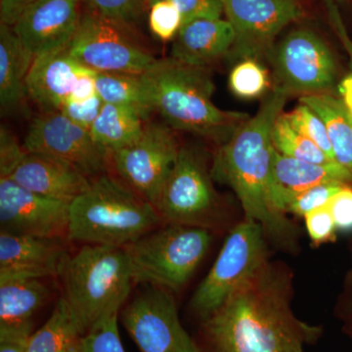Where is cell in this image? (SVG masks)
Returning a JSON list of instances; mask_svg holds the SVG:
<instances>
[{
    "instance_id": "bcb514c9",
    "label": "cell",
    "mask_w": 352,
    "mask_h": 352,
    "mask_svg": "<svg viewBox=\"0 0 352 352\" xmlns=\"http://www.w3.org/2000/svg\"><path fill=\"white\" fill-rule=\"evenodd\" d=\"M351 124H352V115L351 113Z\"/></svg>"
},
{
    "instance_id": "d6a6232c",
    "label": "cell",
    "mask_w": 352,
    "mask_h": 352,
    "mask_svg": "<svg viewBox=\"0 0 352 352\" xmlns=\"http://www.w3.org/2000/svg\"><path fill=\"white\" fill-rule=\"evenodd\" d=\"M149 10V27L153 34L164 41L176 38L182 27V18L173 0L156 2Z\"/></svg>"
},
{
    "instance_id": "30bf717a",
    "label": "cell",
    "mask_w": 352,
    "mask_h": 352,
    "mask_svg": "<svg viewBox=\"0 0 352 352\" xmlns=\"http://www.w3.org/2000/svg\"><path fill=\"white\" fill-rule=\"evenodd\" d=\"M67 50L74 59L97 73L142 75L157 60L127 38L122 25L94 11L82 16Z\"/></svg>"
},
{
    "instance_id": "9c48e42d",
    "label": "cell",
    "mask_w": 352,
    "mask_h": 352,
    "mask_svg": "<svg viewBox=\"0 0 352 352\" xmlns=\"http://www.w3.org/2000/svg\"><path fill=\"white\" fill-rule=\"evenodd\" d=\"M122 321L140 352H201L166 289L148 286L122 309Z\"/></svg>"
},
{
    "instance_id": "3957f363",
    "label": "cell",
    "mask_w": 352,
    "mask_h": 352,
    "mask_svg": "<svg viewBox=\"0 0 352 352\" xmlns=\"http://www.w3.org/2000/svg\"><path fill=\"white\" fill-rule=\"evenodd\" d=\"M144 76L154 110L176 131L223 144L250 119L248 113L223 111L212 103L215 87L206 68L170 57L156 60Z\"/></svg>"
},
{
    "instance_id": "9a60e30c",
    "label": "cell",
    "mask_w": 352,
    "mask_h": 352,
    "mask_svg": "<svg viewBox=\"0 0 352 352\" xmlns=\"http://www.w3.org/2000/svg\"><path fill=\"white\" fill-rule=\"evenodd\" d=\"M69 203L47 198L0 175L1 231L39 237L68 236Z\"/></svg>"
},
{
    "instance_id": "f546056e",
    "label": "cell",
    "mask_w": 352,
    "mask_h": 352,
    "mask_svg": "<svg viewBox=\"0 0 352 352\" xmlns=\"http://www.w3.org/2000/svg\"><path fill=\"white\" fill-rule=\"evenodd\" d=\"M287 120L296 131L311 140L314 144L325 153L332 161H335L332 145L329 138L327 129L320 116L305 104L300 103L291 112L285 113Z\"/></svg>"
},
{
    "instance_id": "ba28073f",
    "label": "cell",
    "mask_w": 352,
    "mask_h": 352,
    "mask_svg": "<svg viewBox=\"0 0 352 352\" xmlns=\"http://www.w3.org/2000/svg\"><path fill=\"white\" fill-rule=\"evenodd\" d=\"M155 208L166 223L210 229L219 221L212 175L198 153L180 148Z\"/></svg>"
},
{
    "instance_id": "4fadbf2b",
    "label": "cell",
    "mask_w": 352,
    "mask_h": 352,
    "mask_svg": "<svg viewBox=\"0 0 352 352\" xmlns=\"http://www.w3.org/2000/svg\"><path fill=\"white\" fill-rule=\"evenodd\" d=\"M179 150L170 127L150 124L135 143L113 152L111 157L120 177L155 207Z\"/></svg>"
},
{
    "instance_id": "7bdbcfd3",
    "label": "cell",
    "mask_w": 352,
    "mask_h": 352,
    "mask_svg": "<svg viewBox=\"0 0 352 352\" xmlns=\"http://www.w3.org/2000/svg\"><path fill=\"white\" fill-rule=\"evenodd\" d=\"M342 102L352 115V75L346 76L339 87Z\"/></svg>"
},
{
    "instance_id": "7c38bea8",
    "label": "cell",
    "mask_w": 352,
    "mask_h": 352,
    "mask_svg": "<svg viewBox=\"0 0 352 352\" xmlns=\"http://www.w3.org/2000/svg\"><path fill=\"white\" fill-rule=\"evenodd\" d=\"M235 31L228 56L232 61L270 58L279 32L303 15L298 0H222Z\"/></svg>"
},
{
    "instance_id": "7a4b0ae2",
    "label": "cell",
    "mask_w": 352,
    "mask_h": 352,
    "mask_svg": "<svg viewBox=\"0 0 352 352\" xmlns=\"http://www.w3.org/2000/svg\"><path fill=\"white\" fill-rule=\"evenodd\" d=\"M289 95L283 88L275 87L256 115L245 120L228 141L220 145L210 171L212 180L233 190L245 219L258 223L267 241L285 251H295L298 228L286 214L277 210L270 195L275 151L271 132Z\"/></svg>"
},
{
    "instance_id": "603a6c76",
    "label": "cell",
    "mask_w": 352,
    "mask_h": 352,
    "mask_svg": "<svg viewBox=\"0 0 352 352\" xmlns=\"http://www.w3.org/2000/svg\"><path fill=\"white\" fill-rule=\"evenodd\" d=\"M50 296V289L41 279L0 283V328L32 325V316L47 302Z\"/></svg>"
},
{
    "instance_id": "484cf974",
    "label": "cell",
    "mask_w": 352,
    "mask_h": 352,
    "mask_svg": "<svg viewBox=\"0 0 352 352\" xmlns=\"http://www.w3.org/2000/svg\"><path fill=\"white\" fill-rule=\"evenodd\" d=\"M83 337L68 305L60 298L50 319L32 333L27 352H82Z\"/></svg>"
},
{
    "instance_id": "ac0fdd59",
    "label": "cell",
    "mask_w": 352,
    "mask_h": 352,
    "mask_svg": "<svg viewBox=\"0 0 352 352\" xmlns=\"http://www.w3.org/2000/svg\"><path fill=\"white\" fill-rule=\"evenodd\" d=\"M0 175L7 176L39 195L67 203L83 193L92 180L59 157L25 150L16 163Z\"/></svg>"
},
{
    "instance_id": "836d02e7",
    "label": "cell",
    "mask_w": 352,
    "mask_h": 352,
    "mask_svg": "<svg viewBox=\"0 0 352 352\" xmlns=\"http://www.w3.org/2000/svg\"><path fill=\"white\" fill-rule=\"evenodd\" d=\"M305 227L312 244L321 245L337 240V227L328 205L317 208L305 217Z\"/></svg>"
},
{
    "instance_id": "2e32d148",
    "label": "cell",
    "mask_w": 352,
    "mask_h": 352,
    "mask_svg": "<svg viewBox=\"0 0 352 352\" xmlns=\"http://www.w3.org/2000/svg\"><path fill=\"white\" fill-rule=\"evenodd\" d=\"M80 0H41L11 28L34 58L66 50L80 25Z\"/></svg>"
},
{
    "instance_id": "1f68e13d",
    "label": "cell",
    "mask_w": 352,
    "mask_h": 352,
    "mask_svg": "<svg viewBox=\"0 0 352 352\" xmlns=\"http://www.w3.org/2000/svg\"><path fill=\"white\" fill-rule=\"evenodd\" d=\"M119 315L99 322L90 329L82 340V352H126L120 340Z\"/></svg>"
},
{
    "instance_id": "74e56055",
    "label": "cell",
    "mask_w": 352,
    "mask_h": 352,
    "mask_svg": "<svg viewBox=\"0 0 352 352\" xmlns=\"http://www.w3.org/2000/svg\"><path fill=\"white\" fill-rule=\"evenodd\" d=\"M328 208L337 230L352 233V184L346 185L329 201Z\"/></svg>"
},
{
    "instance_id": "d6986e66",
    "label": "cell",
    "mask_w": 352,
    "mask_h": 352,
    "mask_svg": "<svg viewBox=\"0 0 352 352\" xmlns=\"http://www.w3.org/2000/svg\"><path fill=\"white\" fill-rule=\"evenodd\" d=\"M88 69L67 48L34 58L27 78L28 95L43 112H59Z\"/></svg>"
},
{
    "instance_id": "4dcf8cb0",
    "label": "cell",
    "mask_w": 352,
    "mask_h": 352,
    "mask_svg": "<svg viewBox=\"0 0 352 352\" xmlns=\"http://www.w3.org/2000/svg\"><path fill=\"white\" fill-rule=\"evenodd\" d=\"M346 183L331 182L322 183L294 197L286 207V214L305 217L317 208L325 207L338 192L346 186Z\"/></svg>"
},
{
    "instance_id": "ffe728a7",
    "label": "cell",
    "mask_w": 352,
    "mask_h": 352,
    "mask_svg": "<svg viewBox=\"0 0 352 352\" xmlns=\"http://www.w3.org/2000/svg\"><path fill=\"white\" fill-rule=\"evenodd\" d=\"M331 182L352 184V171L337 162L308 163L284 156L275 150L271 168L270 195L280 212L286 214L287 205L298 194Z\"/></svg>"
},
{
    "instance_id": "277c9868",
    "label": "cell",
    "mask_w": 352,
    "mask_h": 352,
    "mask_svg": "<svg viewBox=\"0 0 352 352\" xmlns=\"http://www.w3.org/2000/svg\"><path fill=\"white\" fill-rule=\"evenodd\" d=\"M59 277L61 298L85 335L119 315L135 284L126 248L113 245H83L69 254Z\"/></svg>"
},
{
    "instance_id": "ab89813d",
    "label": "cell",
    "mask_w": 352,
    "mask_h": 352,
    "mask_svg": "<svg viewBox=\"0 0 352 352\" xmlns=\"http://www.w3.org/2000/svg\"><path fill=\"white\" fill-rule=\"evenodd\" d=\"M32 328H0V352H27Z\"/></svg>"
},
{
    "instance_id": "44dd1931",
    "label": "cell",
    "mask_w": 352,
    "mask_h": 352,
    "mask_svg": "<svg viewBox=\"0 0 352 352\" xmlns=\"http://www.w3.org/2000/svg\"><path fill=\"white\" fill-rule=\"evenodd\" d=\"M236 34L228 21L197 20L182 25L170 57L190 66L206 68L232 50Z\"/></svg>"
},
{
    "instance_id": "52a82bcc",
    "label": "cell",
    "mask_w": 352,
    "mask_h": 352,
    "mask_svg": "<svg viewBox=\"0 0 352 352\" xmlns=\"http://www.w3.org/2000/svg\"><path fill=\"white\" fill-rule=\"evenodd\" d=\"M263 228L245 219L227 236L214 265L192 296V310L203 320L226 302L234 291L268 259Z\"/></svg>"
},
{
    "instance_id": "d590c367",
    "label": "cell",
    "mask_w": 352,
    "mask_h": 352,
    "mask_svg": "<svg viewBox=\"0 0 352 352\" xmlns=\"http://www.w3.org/2000/svg\"><path fill=\"white\" fill-rule=\"evenodd\" d=\"M104 101L99 94L85 101H67L59 112L78 126L90 131L98 116L100 115Z\"/></svg>"
},
{
    "instance_id": "8992f818",
    "label": "cell",
    "mask_w": 352,
    "mask_h": 352,
    "mask_svg": "<svg viewBox=\"0 0 352 352\" xmlns=\"http://www.w3.org/2000/svg\"><path fill=\"white\" fill-rule=\"evenodd\" d=\"M212 241L205 227L166 223L154 229L124 247L134 282L178 293L196 272Z\"/></svg>"
},
{
    "instance_id": "e575fe53",
    "label": "cell",
    "mask_w": 352,
    "mask_h": 352,
    "mask_svg": "<svg viewBox=\"0 0 352 352\" xmlns=\"http://www.w3.org/2000/svg\"><path fill=\"white\" fill-rule=\"evenodd\" d=\"M106 20L122 25L127 24L136 17L139 12L133 0H80Z\"/></svg>"
},
{
    "instance_id": "8d00e7d4",
    "label": "cell",
    "mask_w": 352,
    "mask_h": 352,
    "mask_svg": "<svg viewBox=\"0 0 352 352\" xmlns=\"http://www.w3.org/2000/svg\"><path fill=\"white\" fill-rule=\"evenodd\" d=\"M182 14V25L197 20L220 19L224 13L222 0H173Z\"/></svg>"
},
{
    "instance_id": "6da1fadb",
    "label": "cell",
    "mask_w": 352,
    "mask_h": 352,
    "mask_svg": "<svg viewBox=\"0 0 352 352\" xmlns=\"http://www.w3.org/2000/svg\"><path fill=\"white\" fill-rule=\"evenodd\" d=\"M292 282L286 266L263 264L201 320V352H305L322 328L294 314Z\"/></svg>"
},
{
    "instance_id": "f1b7e54d",
    "label": "cell",
    "mask_w": 352,
    "mask_h": 352,
    "mask_svg": "<svg viewBox=\"0 0 352 352\" xmlns=\"http://www.w3.org/2000/svg\"><path fill=\"white\" fill-rule=\"evenodd\" d=\"M229 87L241 98H258L270 87V78L258 60H242L231 71Z\"/></svg>"
},
{
    "instance_id": "e0dca14e",
    "label": "cell",
    "mask_w": 352,
    "mask_h": 352,
    "mask_svg": "<svg viewBox=\"0 0 352 352\" xmlns=\"http://www.w3.org/2000/svg\"><path fill=\"white\" fill-rule=\"evenodd\" d=\"M69 254L61 238L0 232V283L59 277Z\"/></svg>"
},
{
    "instance_id": "f35d334b",
    "label": "cell",
    "mask_w": 352,
    "mask_h": 352,
    "mask_svg": "<svg viewBox=\"0 0 352 352\" xmlns=\"http://www.w3.org/2000/svg\"><path fill=\"white\" fill-rule=\"evenodd\" d=\"M335 314L342 323V332L352 340V270L344 279L342 293L336 305Z\"/></svg>"
},
{
    "instance_id": "b9f144b4",
    "label": "cell",
    "mask_w": 352,
    "mask_h": 352,
    "mask_svg": "<svg viewBox=\"0 0 352 352\" xmlns=\"http://www.w3.org/2000/svg\"><path fill=\"white\" fill-rule=\"evenodd\" d=\"M327 6L329 7V12H330L331 19H332L333 24L335 25L336 30H337L340 39H342L347 51H349L352 61V43L351 39L349 38V36H347L346 29H344L342 19H340V17L339 11H338L336 6H333V3H331V2H329Z\"/></svg>"
},
{
    "instance_id": "7dc6e473",
    "label": "cell",
    "mask_w": 352,
    "mask_h": 352,
    "mask_svg": "<svg viewBox=\"0 0 352 352\" xmlns=\"http://www.w3.org/2000/svg\"><path fill=\"white\" fill-rule=\"evenodd\" d=\"M351 258H352V244H351Z\"/></svg>"
},
{
    "instance_id": "60d3db41",
    "label": "cell",
    "mask_w": 352,
    "mask_h": 352,
    "mask_svg": "<svg viewBox=\"0 0 352 352\" xmlns=\"http://www.w3.org/2000/svg\"><path fill=\"white\" fill-rule=\"evenodd\" d=\"M41 0H0V23L13 27L25 10Z\"/></svg>"
},
{
    "instance_id": "8fae6325",
    "label": "cell",
    "mask_w": 352,
    "mask_h": 352,
    "mask_svg": "<svg viewBox=\"0 0 352 352\" xmlns=\"http://www.w3.org/2000/svg\"><path fill=\"white\" fill-rule=\"evenodd\" d=\"M268 59L274 69L275 87L289 94H325L335 83L337 67L332 51L309 30L289 32Z\"/></svg>"
},
{
    "instance_id": "cb8c5ba5",
    "label": "cell",
    "mask_w": 352,
    "mask_h": 352,
    "mask_svg": "<svg viewBox=\"0 0 352 352\" xmlns=\"http://www.w3.org/2000/svg\"><path fill=\"white\" fill-rule=\"evenodd\" d=\"M145 120L134 109L104 103L90 134L97 145L112 155L133 144L142 136Z\"/></svg>"
},
{
    "instance_id": "5b68a950",
    "label": "cell",
    "mask_w": 352,
    "mask_h": 352,
    "mask_svg": "<svg viewBox=\"0 0 352 352\" xmlns=\"http://www.w3.org/2000/svg\"><path fill=\"white\" fill-rule=\"evenodd\" d=\"M156 208L111 176L94 178L69 203L68 236L83 245L126 247L161 223Z\"/></svg>"
},
{
    "instance_id": "ee69618b",
    "label": "cell",
    "mask_w": 352,
    "mask_h": 352,
    "mask_svg": "<svg viewBox=\"0 0 352 352\" xmlns=\"http://www.w3.org/2000/svg\"><path fill=\"white\" fill-rule=\"evenodd\" d=\"M162 1V0H143V7H147V8H150L153 6V4L156 3V2Z\"/></svg>"
},
{
    "instance_id": "4316f807",
    "label": "cell",
    "mask_w": 352,
    "mask_h": 352,
    "mask_svg": "<svg viewBox=\"0 0 352 352\" xmlns=\"http://www.w3.org/2000/svg\"><path fill=\"white\" fill-rule=\"evenodd\" d=\"M96 90L104 103L134 109L145 120L155 111L144 74L97 73Z\"/></svg>"
},
{
    "instance_id": "83f0119b",
    "label": "cell",
    "mask_w": 352,
    "mask_h": 352,
    "mask_svg": "<svg viewBox=\"0 0 352 352\" xmlns=\"http://www.w3.org/2000/svg\"><path fill=\"white\" fill-rule=\"evenodd\" d=\"M273 147L284 156L314 164H327L332 161L320 148L305 138L289 124L285 113H280L271 132Z\"/></svg>"
},
{
    "instance_id": "5bb4252c",
    "label": "cell",
    "mask_w": 352,
    "mask_h": 352,
    "mask_svg": "<svg viewBox=\"0 0 352 352\" xmlns=\"http://www.w3.org/2000/svg\"><path fill=\"white\" fill-rule=\"evenodd\" d=\"M25 151L43 153L73 164L90 179L103 175L110 153L95 143L90 131L58 111L32 120L24 141Z\"/></svg>"
},
{
    "instance_id": "f6af8a7d",
    "label": "cell",
    "mask_w": 352,
    "mask_h": 352,
    "mask_svg": "<svg viewBox=\"0 0 352 352\" xmlns=\"http://www.w3.org/2000/svg\"><path fill=\"white\" fill-rule=\"evenodd\" d=\"M135 2L136 6L138 7L139 10L143 7V0H133Z\"/></svg>"
},
{
    "instance_id": "7402d4cb",
    "label": "cell",
    "mask_w": 352,
    "mask_h": 352,
    "mask_svg": "<svg viewBox=\"0 0 352 352\" xmlns=\"http://www.w3.org/2000/svg\"><path fill=\"white\" fill-rule=\"evenodd\" d=\"M34 57L12 28L0 23V105L2 111L12 110L24 100L27 78Z\"/></svg>"
},
{
    "instance_id": "d4e9b609",
    "label": "cell",
    "mask_w": 352,
    "mask_h": 352,
    "mask_svg": "<svg viewBox=\"0 0 352 352\" xmlns=\"http://www.w3.org/2000/svg\"><path fill=\"white\" fill-rule=\"evenodd\" d=\"M300 101L320 116L327 129L335 161L352 171L351 113L344 102L327 94L302 95Z\"/></svg>"
}]
</instances>
